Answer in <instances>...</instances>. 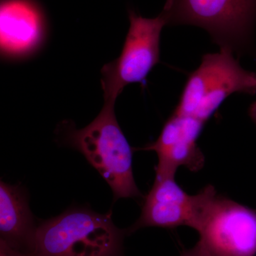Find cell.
I'll return each mask as SVG.
<instances>
[{
	"instance_id": "6da1fadb",
	"label": "cell",
	"mask_w": 256,
	"mask_h": 256,
	"mask_svg": "<svg viewBox=\"0 0 256 256\" xmlns=\"http://www.w3.org/2000/svg\"><path fill=\"white\" fill-rule=\"evenodd\" d=\"M124 230L110 215L67 210L37 227L33 256H122Z\"/></svg>"
},
{
	"instance_id": "7a4b0ae2",
	"label": "cell",
	"mask_w": 256,
	"mask_h": 256,
	"mask_svg": "<svg viewBox=\"0 0 256 256\" xmlns=\"http://www.w3.org/2000/svg\"><path fill=\"white\" fill-rule=\"evenodd\" d=\"M114 107L105 104L88 126L69 133L68 142L108 184L114 200L140 196L133 176L132 148L118 122Z\"/></svg>"
},
{
	"instance_id": "3957f363",
	"label": "cell",
	"mask_w": 256,
	"mask_h": 256,
	"mask_svg": "<svg viewBox=\"0 0 256 256\" xmlns=\"http://www.w3.org/2000/svg\"><path fill=\"white\" fill-rule=\"evenodd\" d=\"M256 92V73L242 68L229 48L203 56L186 80L174 114L206 122L229 96Z\"/></svg>"
},
{
	"instance_id": "277c9868",
	"label": "cell",
	"mask_w": 256,
	"mask_h": 256,
	"mask_svg": "<svg viewBox=\"0 0 256 256\" xmlns=\"http://www.w3.org/2000/svg\"><path fill=\"white\" fill-rule=\"evenodd\" d=\"M130 28L118 58L101 70V85L105 104H116L126 86L146 84V78L160 62V36L168 25L164 11L154 18H144L129 11Z\"/></svg>"
},
{
	"instance_id": "5b68a950",
	"label": "cell",
	"mask_w": 256,
	"mask_h": 256,
	"mask_svg": "<svg viewBox=\"0 0 256 256\" xmlns=\"http://www.w3.org/2000/svg\"><path fill=\"white\" fill-rule=\"evenodd\" d=\"M163 11L168 24L204 28L220 48L234 52L249 41L256 22V0H174Z\"/></svg>"
},
{
	"instance_id": "8992f818",
	"label": "cell",
	"mask_w": 256,
	"mask_h": 256,
	"mask_svg": "<svg viewBox=\"0 0 256 256\" xmlns=\"http://www.w3.org/2000/svg\"><path fill=\"white\" fill-rule=\"evenodd\" d=\"M197 232L208 256L256 255V210L217 193Z\"/></svg>"
},
{
	"instance_id": "52a82bcc",
	"label": "cell",
	"mask_w": 256,
	"mask_h": 256,
	"mask_svg": "<svg viewBox=\"0 0 256 256\" xmlns=\"http://www.w3.org/2000/svg\"><path fill=\"white\" fill-rule=\"evenodd\" d=\"M175 176H156L146 195L139 220L130 232L146 227L172 228L186 226L198 230L203 216L216 192L208 185L195 195L186 193L174 180Z\"/></svg>"
},
{
	"instance_id": "ba28073f",
	"label": "cell",
	"mask_w": 256,
	"mask_h": 256,
	"mask_svg": "<svg viewBox=\"0 0 256 256\" xmlns=\"http://www.w3.org/2000/svg\"><path fill=\"white\" fill-rule=\"evenodd\" d=\"M204 124L190 116L172 114L156 142L142 148L156 153V176H175L180 166L192 172L202 169L204 156L197 140Z\"/></svg>"
},
{
	"instance_id": "9c48e42d",
	"label": "cell",
	"mask_w": 256,
	"mask_h": 256,
	"mask_svg": "<svg viewBox=\"0 0 256 256\" xmlns=\"http://www.w3.org/2000/svg\"><path fill=\"white\" fill-rule=\"evenodd\" d=\"M1 50L21 56L40 44L44 33L41 10L32 0H2L0 6Z\"/></svg>"
},
{
	"instance_id": "30bf717a",
	"label": "cell",
	"mask_w": 256,
	"mask_h": 256,
	"mask_svg": "<svg viewBox=\"0 0 256 256\" xmlns=\"http://www.w3.org/2000/svg\"><path fill=\"white\" fill-rule=\"evenodd\" d=\"M37 227L28 200L20 188L0 184V234L1 240L20 252L32 254Z\"/></svg>"
},
{
	"instance_id": "8fae6325",
	"label": "cell",
	"mask_w": 256,
	"mask_h": 256,
	"mask_svg": "<svg viewBox=\"0 0 256 256\" xmlns=\"http://www.w3.org/2000/svg\"><path fill=\"white\" fill-rule=\"evenodd\" d=\"M0 256H33L32 254H26L12 248L5 244L2 240H0Z\"/></svg>"
},
{
	"instance_id": "7c38bea8",
	"label": "cell",
	"mask_w": 256,
	"mask_h": 256,
	"mask_svg": "<svg viewBox=\"0 0 256 256\" xmlns=\"http://www.w3.org/2000/svg\"><path fill=\"white\" fill-rule=\"evenodd\" d=\"M180 256H208L200 242L191 249L185 250Z\"/></svg>"
},
{
	"instance_id": "4fadbf2b",
	"label": "cell",
	"mask_w": 256,
	"mask_h": 256,
	"mask_svg": "<svg viewBox=\"0 0 256 256\" xmlns=\"http://www.w3.org/2000/svg\"><path fill=\"white\" fill-rule=\"evenodd\" d=\"M249 116L256 126V101L250 105L248 110Z\"/></svg>"
},
{
	"instance_id": "5bb4252c",
	"label": "cell",
	"mask_w": 256,
	"mask_h": 256,
	"mask_svg": "<svg viewBox=\"0 0 256 256\" xmlns=\"http://www.w3.org/2000/svg\"><path fill=\"white\" fill-rule=\"evenodd\" d=\"M174 0H166L165 3L164 10H169L174 2Z\"/></svg>"
}]
</instances>
